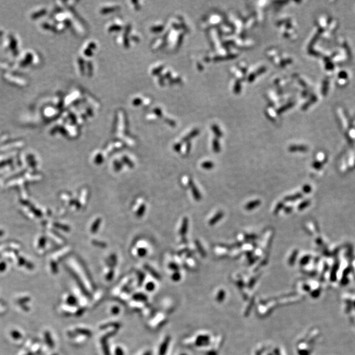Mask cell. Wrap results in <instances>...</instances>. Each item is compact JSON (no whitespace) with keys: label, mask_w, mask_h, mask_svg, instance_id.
Here are the masks:
<instances>
[{"label":"cell","mask_w":355,"mask_h":355,"mask_svg":"<svg viewBox=\"0 0 355 355\" xmlns=\"http://www.w3.org/2000/svg\"><path fill=\"white\" fill-rule=\"evenodd\" d=\"M189 186L191 187V188H192V192L193 195V197H194L197 201H200L201 199V193H199V190L197 189V188L195 185L193 184V181L192 180H189Z\"/></svg>","instance_id":"6da1fadb"},{"label":"cell","mask_w":355,"mask_h":355,"mask_svg":"<svg viewBox=\"0 0 355 355\" xmlns=\"http://www.w3.org/2000/svg\"><path fill=\"white\" fill-rule=\"evenodd\" d=\"M257 237L255 236V235H247V236H246V238H247V239H256Z\"/></svg>","instance_id":"ffe728a7"},{"label":"cell","mask_w":355,"mask_h":355,"mask_svg":"<svg viewBox=\"0 0 355 355\" xmlns=\"http://www.w3.org/2000/svg\"><path fill=\"white\" fill-rule=\"evenodd\" d=\"M144 211H145V207L144 206H142L138 212H137V215H138V216H140V215H143V213H144Z\"/></svg>","instance_id":"e0dca14e"},{"label":"cell","mask_w":355,"mask_h":355,"mask_svg":"<svg viewBox=\"0 0 355 355\" xmlns=\"http://www.w3.org/2000/svg\"><path fill=\"white\" fill-rule=\"evenodd\" d=\"M147 289L148 290H153V283H149L148 285L147 286Z\"/></svg>","instance_id":"44dd1931"},{"label":"cell","mask_w":355,"mask_h":355,"mask_svg":"<svg viewBox=\"0 0 355 355\" xmlns=\"http://www.w3.org/2000/svg\"><path fill=\"white\" fill-rule=\"evenodd\" d=\"M213 149H214V151H215V152H216V153H218L220 151V146H219L218 141L217 140H214Z\"/></svg>","instance_id":"4fadbf2b"},{"label":"cell","mask_w":355,"mask_h":355,"mask_svg":"<svg viewBox=\"0 0 355 355\" xmlns=\"http://www.w3.org/2000/svg\"><path fill=\"white\" fill-rule=\"evenodd\" d=\"M302 197H303L302 193H296V194H294L293 195H289V196L286 197L284 198V201H286V202L295 201L298 200V199H299L302 198Z\"/></svg>","instance_id":"277c9868"},{"label":"cell","mask_w":355,"mask_h":355,"mask_svg":"<svg viewBox=\"0 0 355 355\" xmlns=\"http://www.w3.org/2000/svg\"><path fill=\"white\" fill-rule=\"evenodd\" d=\"M195 244H196L197 247V249L199 251V252H200L201 254L202 255V256H203V257L205 256V255H206V253H205V250L203 249V247H202V245H201V243H199L198 241H195Z\"/></svg>","instance_id":"30bf717a"},{"label":"cell","mask_w":355,"mask_h":355,"mask_svg":"<svg viewBox=\"0 0 355 355\" xmlns=\"http://www.w3.org/2000/svg\"><path fill=\"white\" fill-rule=\"evenodd\" d=\"M145 268H146V269H147V270H149V272H150L151 273V274H152V275H153V276H154V277H155V278H158V279H159V275H158V274H157V273L155 272L153 270H152V269H151V268H149V267L148 266H145Z\"/></svg>","instance_id":"5bb4252c"},{"label":"cell","mask_w":355,"mask_h":355,"mask_svg":"<svg viewBox=\"0 0 355 355\" xmlns=\"http://www.w3.org/2000/svg\"><path fill=\"white\" fill-rule=\"evenodd\" d=\"M283 206H284V204L283 202H280V203H278L276 206H275L274 210V215H277L278 213H279L280 211L283 208Z\"/></svg>","instance_id":"9c48e42d"},{"label":"cell","mask_w":355,"mask_h":355,"mask_svg":"<svg viewBox=\"0 0 355 355\" xmlns=\"http://www.w3.org/2000/svg\"><path fill=\"white\" fill-rule=\"evenodd\" d=\"M306 147H304V146H299V145H292L289 148V150L291 152H294V151H304L306 150Z\"/></svg>","instance_id":"8992f818"},{"label":"cell","mask_w":355,"mask_h":355,"mask_svg":"<svg viewBox=\"0 0 355 355\" xmlns=\"http://www.w3.org/2000/svg\"><path fill=\"white\" fill-rule=\"evenodd\" d=\"M297 254H298L297 250L293 251V252L291 255V257H290V258H289V264L290 265H293V264H294L295 261L296 260V259H297Z\"/></svg>","instance_id":"ba28073f"},{"label":"cell","mask_w":355,"mask_h":355,"mask_svg":"<svg viewBox=\"0 0 355 355\" xmlns=\"http://www.w3.org/2000/svg\"><path fill=\"white\" fill-rule=\"evenodd\" d=\"M309 257H308V256L304 257L303 258V259H301V262L302 265H304V264H307V262H308V261H309Z\"/></svg>","instance_id":"2e32d148"},{"label":"cell","mask_w":355,"mask_h":355,"mask_svg":"<svg viewBox=\"0 0 355 355\" xmlns=\"http://www.w3.org/2000/svg\"><path fill=\"white\" fill-rule=\"evenodd\" d=\"M309 204H310L309 201H305L302 202V203L298 206V209L300 210H303L305 209V208H307L308 206H309Z\"/></svg>","instance_id":"8fae6325"},{"label":"cell","mask_w":355,"mask_h":355,"mask_svg":"<svg viewBox=\"0 0 355 355\" xmlns=\"http://www.w3.org/2000/svg\"><path fill=\"white\" fill-rule=\"evenodd\" d=\"M99 223H101V219H98L96 221V222L94 223V224H93V226L92 228V233H95L97 230H98V225L99 224Z\"/></svg>","instance_id":"7c38bea8"},{"label":"cell","mask_w":355,"mask_h":355,"mask_svg":"<svg viewBox=\"0 0 355 355\" xmlns=\"http://www.w3.org/2000/svg\"><path fill=\"white\" fill-rule=\"evenodd\" d=\"M187 225H188V220L187 218H184L183 219L182 225H181V229L180 230V234L181 236H184L186 234L187 230Z\"/></svg>","instance_id":"5b68a950"},{"label":"cell","mask_w":355,"mask_h":355,"mask_svg":"<svg viewBox=\"0 0 355 355\" xmlns=\"http://www.w3.org/2000/svg\"><path fill=\"white\" fill-rule=\"evenodd\" d=\"M223 216H224V213L222 212V211H220V212L217 213L216 215L209 221V225L213 226V225L216 224V223H218L219 222L220 220H221L223 218Z\"/></svg>","instance_id":"7a4b0ae2"},{"label":"cell","mask_w":355,"mask_h":355,"mask_svg":"<svg viewBox=\"0 0 355 355\" xmlns=\"http://www.w3.org/2000/svg\"><path fill=\"white\" fill-rule=\"evenodd\" d=\"M303 191L304 193H309L311 192V187L309 185H305L303 187Z\"/></svg>","instance_id":"9a60e30c"},{"label":"cell","mask_w":355,"mask_h":355,"mask_svg":"<svg viewBox=\"0 0 355 355\" xmlns=\"http://www.w3.org/2000/svg\"><path fill=\"white\" fill-rule=\"evenodd\" d=\"M138 253L140 255V256H143V255H145L146 253V251L145 249H141L138 251Z\"/></svg>","instance_id":"d6986e66"},{"label":"cell","mask_w":355,"mask_h":355,"mask_svg":"<svg viewBox=\"0 0 355 355\" xmlns=\"http://www.w3.org/2000/svg\"><path fill=\"white\" fill-rule=\"evenodd\" d=\"M214 166H215V165H214V163L211 162V161H206V162H203L201 164V166L203 167L204 169L206 170L212 169Z\"/></svg>","instance_id":"52a82bcc"},{"label":"cell","mask_w":355,"mask_h":355,"mask_svg":"<svg viewBox=\"0 0 355 355\" xmlns=\"http://www.w3.org/2000/svg\"><path fill=\"white\" fill-rule=\"evenodd\" d=\"M292 210H293V208L291 207H287L285 208V209H284V212L288 214V213H291Z\"/></svg>","instance_id":"ac0fdd59"},{"label":"cell","mask_w":355,"mask_h":355,"mask_svg":"<svg viewBox=\"0 0 355 355\" xmlns=\"http://www.w3.org/2000/svg\"><path fill=\"white\" fill-rule=\"evenodd\" d=\"M261 204V201L260 200H255L253 201H251L248 203L247 204H246L245 209L247 210H251L253 209H255V208H257L258 207H259Z\"/></svg>","instance_id":"3957f363"}]
</instances>
